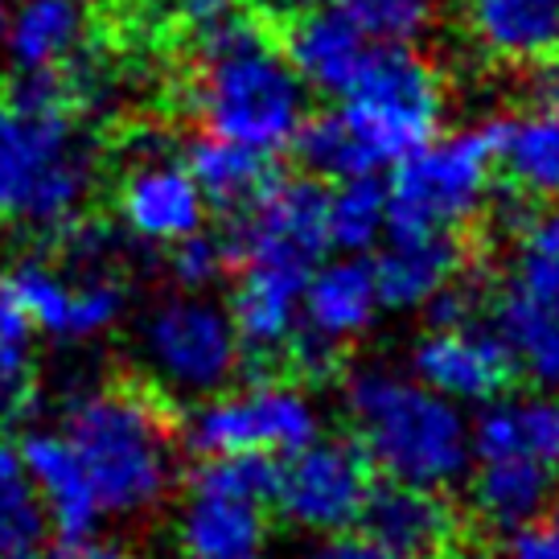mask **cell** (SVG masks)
Instances as JSON below:
<instances>
[{"mask_svg": "<svg viewBox=\"0 0 559 559\" xmlns=\"http://www.w3.org/2000/svg\"><path fill=\"white\" fill-rule=\"evenodd\" d=\"M337 99V111L305 120L293 140L309 177L325 181L379 177L437 136L444 120L440 70L412 50V41H370L362 67Z\"/></svg>", "mask_w": 559, "mask_h": 559, "instance_id": "cell-1", "label": "cell"}, {"mask_svg": "<svg viewBox=\"0 0 559 559\" xmlns=\"http://www.w3.org/2000/svg\"><path fill=\"white\" fill-rule=\"evenodd\" d=\"M186 104L210 136L235 140L260 157L293 148L309 120V87L288 53L255 21L235 13L202 25Z\"/></svg>", "mask_w": 559, "mask_h": 559, "instance_id": "cell-2", "label": "cell"}, {"mask_svg": "<svg viewBox=\"0 0 559 559\" xmlns=\"http://www.w3.org/2000/svg\"><path fill=\"white\" fill-rule=\"evenodd\" d=\"M62 437L104 514L140 519L169 498L177 481V424L148 386L116 383L74 395Z\"/></svg>", "mask_w": 559, "mask_h": 559, "instance_id": "cell-3", "label": "cell"}, {"mask_svg": "<svg viewBox=\"0 0 559 559\" xmlns=\"http://www.w3.org/2000/svg\"><path fill=\"white\" fill-rule=\"evenodd\" d=\"M346 416L370 469H383L400 486L449 489L473 465L465 407L419 383L412 370H354Z\"/></svg>", "mask_w": 559, "mask_h": 559, "instance_id": "cell-4", "label": "cell"}, {"mask_svg": "<svg viewBox=\"0 0 559 559\" xmlns=\"http://www.w3.org/2000/svg\"><path fill=\"white\" fill-rule=\"evenodd\" d=\"M95 186V144L70 107L0 99V223L62 230Z\"/></svg>", "mask_w": 559, "mask_h": 559, "instance_id": "cell-5", "label": "cell"}, {"mask_svg": "<svg viewBox=\"0 0 559 559\" xmlns=\"http://www.w3.org/2000/svg\"><path fill=\"white\" fill-rule=\"evenodd\" d=\"M498 169L493 120L428 136L386 186L391 235H456L486 210Z\"/></svg>", "mask_w": 559, "mask_h": 559, "instance_id": "cell-6", "label": "cell"}, {"mask_svg": "<svg viewBox=\"0 0 559 559\" xmlns=\"http://www.w3.org/2000/svg\"><path fill=\"white\" fill-rule=\"evenodd\" d=\"M272 456H206L177 514L186 559H272Z\"/></svg>", "mask_w": 559, "mask_h": 559, "instance_id": "cell-7", "label": "cell"}, {"mask_svg": "<svg viewBox=\"0 0 559 559\" xmlns=\"http://www.w3.org/2000/svg\"><path fill=\"white\" fill-rule=\"evenodd\" d=\"M313 437H321V407L284 379L223 386L186 419V444L202 456H284Z\"/></svg>", "mask_w": 559, "mask_h": 559, "instance_id": "cell-8", "label": "cell"}, {"mask_svg": "<svg viewBox=\"0 0 559 559\" xmlns=\"http://www.w3.org/2000/svg\"><path fill=\"white\" fill-rule=\"evenodd\" d=\"M140 354L165 391L198 400L230 386L243 362L227 305L202 293H181L153 305L140 321Z\"/></svg>", "mask_w": 559, "mask_h": 559, "instance_id": "cell-9", "label": "cell"}, {"mask_svg": "<svg viewBox=\"0 0 559 559\" xmlns=\"http://www.w3.org/2000/svg\"><path fill=\"white\" fill-rule=\"evenodd\" d=\"M367 453L354 440L313 437L284 453L272 469V507L300 535H333L362 523V510L374 489Z\"/></svg>", "mask_w": 559, "mask_h": 559, "instance_id": "cell-10", "label": "cell"}, {"mask_svg": "<svg viewBox=\"0 0 559 559\" xmlns=\"http://www.w3.org/2000/svg\"><path fill=\"white\" fill-rule=\"evenodd\" d=\"M230 263H280L313 272L325 255V190L317 177H263L227 235Z\"/></svg>", "mask_w": 559, "mask_h": 559, "instance_id": "cell-11", "label": "cell"}, {"mask_svg": "<svg viewBox=\"0 0 559 559\" xmlns=\"http://www.w3.org/2000/svg\"><path fill=\"white\" fill-rule=\"evenodd\" d=\"M379 313H383V297L374 280V260L337 251V260L317 263L309 272L305 297H300L297 337L288 354L309 374H325L342 349L374 330Z\"/></svg>", "mask_w": 559, "mask_h": 559, "instance_id": "cell-12", "label": "cell"}, {"mask_svg": "<svg viewBox=\"0 0 559 559\" xmlns=\"http://www.w3.org/2000/svg\"><path fill=\"white\" fill-rule=\"evenodd\" d=\"M4 288L29 330L58 342H91L123 317V284L111 267H79L67 276L50 260H21Z\"/></svg>", "mask_w": 559, "mask_h": 559, "instance_id": "cell-13", "label": "cell"}, {"mask_svg": "<svg viewBox=\"0 0 559 559\" xmlns=\"http://www.w3.org/2000/svg\"><path fill=\"white\" fill-rule=\"evenodd\" d=\"M493 333L535 391H559V263L523 251L493 300Z\"/></svg>", "mask_w": 559, "mask_h": 559, "instance_id": "cell-14", "label": "cell"}, {"mask_svg": "<svg viewBox=\"0 0 559 559\" xmlns=\"http://www.w3.org/2000/svg\"><path fill=\"white\" fill-rule=\"evenodd\" d=\"M206 198L190 177L186 160L169 153L160 136H140L132 160L116 186V214L140 243L169 247L206 223Z\"/></svg>", "mask_w": 559, "mask_h": 559, "instance_id": "cell-15", "label": "cell"}, {"mask_svg": "<svg viewBox=\"0 0 559 559\" xmlns=\"http://www.w3.org/2000/svg\"><path fill=\"white\" fill-rule=\"evenodd\" d=\"M412 374L444 400L469 407L502 395L514 370L498 333L477 317H461V321H432V330L412 346Z\"/></svg>", "mask_w": 559, "mask_h": 559, "instance_id": "cell-16", "label": "cell"}, {"mask_svg": "<svg viewBox=\"0 0 559 559\" xmlns=\"http://www.w3.org/2000/svg\"><path fill=\"white\" fill-rule=\"evenodd\" d=\"M17 456L25 477L34 481L41 507H46V519H50V531L58 535V543L83 547L104 523V510H99V498H95V489H91L87 473L79 465L74 449L67 444V437L50 432V428H34V432L21 437Z\"/></svg>", "mask_w": 559, "mask_h": 559, "instance_id": "cell-17", "label": "cell"}, {"mask_svg": "<svg viewBox=\"0 0 559 559\" xmlns=\"http://www.w3.org/2000/svg\"><path fill=\"white\" fill-rule=\"evenodd\" d=\"M309 272L280 267V263H239V280L230 293V325L239 333L243 354L280 358L297 337L300 297H305Z\"/></svg>", "mask_w": 559, "mask_h": 559, "instance_id": "cell-18", "label": "cell"}, {"mask_svg": "<svg viewBox=\"0 0 559 559\" xmlns=\"http://www.w3.org/2000/svg\"><path fill=\"white\" fill-rule=\"evenodd\" d=\"M362 531L400 559H440L456 539V514L444 489L400 486L370 489Z\"/></svg>", "mask_w": 559, "mask_h": 559, "instance_id": "cell-19", "label": "cell"}, {"mask_svg": "<svg viewBox=\"0 0 559 559\" xmlns=\"http://www.w3.org/2000/svg\"><path fill=\"white\" fill-rule=\"evenodd\" d=\"M473 461L477 456H531L559 473V391H531L481 403L469 419Z\"/></svg>", "mask_w": 559, "mask_h": 559, "instance_id": "cell-20", "label": "cell"}, {"mask_svg": "<svg viewBox=\"0 0 559 559\" xmlns=\"http://www.w3.org/2000/svg\"><path fill=\"white\" fill-rule=\"evenodd\" d=\"M370 50V37L354 25L349 17L333 13V9H300L288 17V41L284 53L300 83L321 95H342L349 79L358 74L362 58Z\"/></svg>", "mask_w": 559, "mask_h": 559, "instance_id": "cell-21", "label": "cell"}, {"mask_svg": "<svg viewBox=\"0 0 559 559\" xmlns=\"http://www.w3.org/2000/svg\"><path fill=\"white\" fill-rule=\"evenodd\" d=\"M473 46L507 67L559 53V0H461Z\"/></svg>", "mask_w": 559, "mask_h": 559, "instance_id": "cell-22", "label": "cell"}, {"mask_svg": "<svg viewBox=\"0 0 559 559\" xmlns=\"http://www.w3.org/2000/svg\"><path fill=\"white\" fill-rule=\"evenodd\" d=\"M461 272L456 235H391L374 260L383 309H428Z\"/></svg>", "mask_w": 559, "mask_h": 559, "instance_id": "cell-23", "label": "cell"}, {"mask_svg": "<svg viewBox=\"0 0 559 559\" xmlns=\"http://www.w3.org/2000/svg\"><path fill=\"white\" fill-rule=\"evenodd\" d=\"M556 469L531 456H477L469 477V507L489 531H514L551 507Z\"/></svg>", "mask_w": 559, "mask_h": 559, "instance_id": "cell-24", "label": "cell"}, {"mask_svg": "<svg viewBox=\"0 0 559 559\" xmlns=\"http://www.w3.org/2000/svg\"><path fill=\"white\" fill-rule=\"evenodd\" d=\"M498 169L535 202H559V104L493 120Z\"/></svg>", "mask_w": 559, "mask_h": 559, "instance_id": "cell-25", "label": "cell"}, {"mask_svg": "<svg viewBox=\"0 0 559 559\" xmlns=\"http://www.w3.org/2000/svg\"><path fill=\"white\" fill-rule=\"evenodd\" d=\"M83 29L79 0H21L0 34L17 70H58L83 46Z\"/></svg>", "mask_w": 559, "mask_h": 559, "instance_id": "cell-26", "label": "cell"}, {"mask_svg": "<svg viewBox=\"0 0 559 559\" xmlns=\"http://www.w3.org/2000/svg\"><path fill=\"white\" fill-rule=\"evenodd\" d=\"M391 230L386 186L379 177H342L325 190V239L342 255H367Z\"/></svg>", "mask_w": 559, "mask_h": 559, "instance_id": "cell-27", "label": "cell"}, {"mask_svg": "<svg viewBox=\"0 0 559 559\" xmlns=\"http://www.w3.org/2000/svg\"><path fill=\"white\" fill-rule=\"evenodd\" d=\"M181 160H186L190 177L198 181L202 198L227 210L243 206L247 198L263 186V177H267V157L251 153V148L235 144V140L210 136V132L193 140Z\"/></svg>", "mask_w": 559, "mask_h": 559, "instance_id": "cell-28", "label": "cell"}, {"mask_svg": "<svg viewBox=\"0 0 559 559\" xmlns=\"http://www.w3.org/2000/svg\"><path fill=\"white\" fill-rule=\"evenodd\" d=\"M50 543V519L17 449L0 444V559H37Z\"/></svg>", "mask_w": 559, "mask_h": 559, "instance_id": "cell-29", "label": "cell"}, {"mask_svg": "<svg viewBox=\"0 0 559 559\" xmlns=\"http://www.w3.org/2000/svg\"><path fill=\"white\" fill-rule=\"evenodd\" d=\"M34 412V330L9 300L0 313V424Z\"/></svg>", "mask_w": 559, "mask_h": 559, "instance_id": "cell-30", "label": "cell"}, {"mask_svg": "<svg viewBox=\"0 0 559 559\" xmlns=\"http://www.w3.org/2000/svg\"><path fill=\"white\" fill-rule=\"evenodd\" d=\"M321 4L354 21L370 41H416L437 25L444 0H321Z\"/></svg>", "mask_w": 559, "mask_h": 559, "instance_id": "cell-31", "label": "cell"}, {"mask_svg": "<svg viewBox=\"0 0 559 559\" xmlns=\"http://www.w3.org/2000/svg\"><path fill=\"white\" fill-rule=\"evenodd\" d=\"M169 247H174L169 251V272H174V280L186 293H206L210 284H218V280L227 276L230 267L227 239H218L210 230H193V235H186V239H177Z\"/></svg>", "mask_w": 559, "mask_h": 559, "instance_id": "cell-32", "label": "cell"}, {"mask_svg": "<svg viewBox=\"0 0 559 559\" xmlns=\"http://www.w3.org/2000/svg\"><path fill=\"white\" fill-rule=\"evenodd\" d=\"M498 559H559V507L539 510L523 526L507 531Z\"/></svg>", "mask_w": 559, "mask_h": 559, "instance_id": "cell-33", "label": "cell"}, {"mask_svg": "<svg viewBox=\"0 0 559 559\" xmlns=\"http://www.w3.org/2000/svg\"><path fill=\"white\" fill-rule=\"evenodd\" d=\"M293 559H400L386 551L383 543H374L367 531H333V535H309L305 547L293 551Z\"/></svg>", "mask_w": 559, "mask_h": 559, "instance_id": "cell-34", "label": "cell"}, {"mask_svg": "<svg viewBox=\"0 0 559 559\" xmlns=\"http://www.w3.org/2000/svg\"><path fill=\"white\" fill-rule=\"evenodd\" d=\"M523 251L559 263V202H543V210L526 214V223H523Z\"/></svg>", "mask_w": 559, "mask_h": 559, "instance_id": "cell-35", "label": "cell"}, {"mask_svg": "<svg viewBox=\"0 0 559 559\" xmlns=\"http://www.w3.org/2000/svg\"><path fill=\"white\" fill-rule=\"evenodd\" d=\"M526 95H531V107H556L559 104V53L531 62Z\"/></svg>", "mask_w": 559, "mask_h": 559, "instance_id": "cell-36", "label": "cell"}, {"mask_svg": "<svg viewBox=\"0 0 559 559\" xmlns=\"http://www.w3.org/2000/svg\"><path fill=\"white\" fill-rule=\"evenodd\" d=\"M181 17L190 21V25H214V21H223L227 13H235V0H169Z\"/></svg>", "mask_w": 559, "mask_h": 559, "instance_id": "cell-37", "label": "cell"}, {"mask_svg": "<svg viewBox=\"0 0 559 559\" xmlns=\"http://www.w3.org/2000/svg\"><path fill=\"white\" fill-rule=\"evenodd\" d=\"M79 559H140V556L120 547V543H87V547H79Z\"/></svg>", "mask_w": 559, "mask_h": 559, "instance_id": "cell-38", "label": "cell"}, {"mask_svg": "<svg viewBox=\"0 0 559 559\" xmlns=\"http://www.w3.org/2000/svg\"><path fill=\"white\" fill-rule=\"evenodd\" d=\"M260 13H267V17H293V13H300L305 9V0H251Z\"/></svg>", "mask_w": 559, "mask_h": 559, "instance_id": "cell-39", "label": "cell"}, {"mask_svg": "<svg viewBox=\"0 0 559 559\" xmlns=\"http://www.w3.org/2000/svg\"><path fill=\"white\" fill-rule=\"evenodd\" d=\"M37 559H79V547H70V543H58V547H46Z\"/></svg>", "mask_w": 559, "mask_h": 559, "instance_id": "cell-40", "label": "cell"}, {"mask_svg": "<svg viewBox=\"0 0 559 559\" xmlns=\"http://www.w3.org/2000/svg\"><path fill=\"white\" fill-rule=\"evenodd\" d=\"M9 309V288H4V276H0V313Z\"/></svg>", "mask_w": 559, "mask_h": 559, "instance_id": "cell-41", "label": "cell"}, {"mask_svg": "<svg viewBox=\"0 0 559 559\" xmlns=\"http://www.w3.org/2000/svg\"><path fill=\"white\" fill-rule=\"evenodd\" d=\"M4 17H9V0H0V29H4Z\"/></svg>", "mask_w": 559, "mask_h": 559, "instance_id": "cell-42", "label": "cell"}]
</instances>
